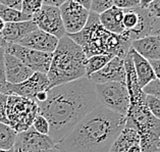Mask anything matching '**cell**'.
Wrapping results in <instances>:
<instances>
[{"label": "cell", "instance_id": "5b68a950", "mask_svg": "<svg viewBox=\"0 0 160 152\" xmlns=\"http://www.w3.org/2000/svg\"><path fill=\"white\" fill-rule=\"evenodd\" d=\"M39 114V106L34 100L18 95H8L7 97L6 118L8 126L17 133L29 130Z\"/></svg>", "mask_w": 160, "mask_h": 152}, {"label": "cell", "instance_id": "30bf717a", "mask_svg": "<svg viewBox=\"0 0 160 152\" xmlns=\"http://www.w3.org/2000/svg\"><path fill=\"white\" fill-rule=\"evenodd\" d=\"M49 89V80L46 73H34L29 79L19 84L6 85L4 94L18 95L25 98L34 100L36 95L41 91H47Z\"/></svg>", "mask_w": 160, "mask_h": 152}, {"label": "cell", "instance_id": "60d3db41", "mask_svg": "<svg viewBox=\"0 0 160 152\" xmlns=\"http://www.w3.org/2000/svg\"><path fill=\"white\" fill-rule=\"evenodd\" d=\"M158 152H160V139H159V143H158Z\"/></svg>", "mask_w": 160, "mask_h": 152}, {"label": "cell", "instance_id": "7402d4cb", "mask_svg": "<svg viewBox=\"0 0 160 152\" xmlns=\"http://www.w3.org/2000/svg\"><path fill=\"white\" fill-rule=\"evenodd\" d=\"M0 18L3 22L7 24V23H18V22H25L30 21L32 17L22 13V10L11 8V7H7L2 4H0Z\"/></svg>", "mask_w": 160, "mask_h": 152}, {"label": "cell", "instance_id": "74e56055", "mask_svg": "<svg viewBox=\"0 0 160 152\" xmlns=\"http://www.w3.org/2000/svg\"><path fill=\"white\" fill-rule=\"evenodd\" d=\"M128 152H142L140 144H135V145H132L130 149L128 150Z\"/></svg>", "mask_w": 160, "mask_h": 152}, {"label": "cell", "instance_id": "b9f144b4", "mask_svg": "<svg viewBox=\"0 0 160 152\" xmlns=\"http://www.w3.org/2000/svg\"><path fill=\"white\" fill-rule=\"evenodd\" d=\"M0 152H11V150H8V151H5V150H0Z\"/></svg>", "mask_w": 160, "mask_h": 152}, {"label": "cell", "instance_id": "ba28073f", "mask_svg": "<svg viewBox=\"0 0 160 152\" xmlns=\"http://www.w3.org/2000/svg\"><path fill=\"white\" fill-rule=\"evenodd\" d=\"M31 21L36 25L39 30L53 35L57 39H61L66 35L59 7L43 5L38 13L32 15Z\"/></svg>", "mask_w": 160, "mask_h": 152}, {"label": "cell", "instance_id": "d4e9b609", "mask_svg": "<svg viewBox=\"0 0 160 152\" xmlns=\"http://www.w3.org/2000/svg\"><path fill=\"white\" fill-rule=\"evenodd\" d=\"M113 6L112 0H91L90 11L100 14Z\"/></svg>", "mask_w": 160, "mask_h": 152}, {"label": "cell", "instance_id": "3957f363", "mask_svg": "<svg viewBox=\"0 0 160 152\" xmlns=\"http://www.w3.org/2000/svg\"><path fill=\"white\" fill-rule=\"evenodd\" d=\"M68 36L80 46L87 58L98 54H111L124 59L132 42L124 34L118 35L104 29L99 14L92 11L83 30Z\"/></svg>", "mask_w": 160, "mask_h": 152}, {"label": "cell", "instance_id": "8fae6325", "mask_svg": "<svg viewBox=\"0 0 160 152\" xmlns=\"http://www.w3.org/2000/svg\"><path fill=\"white\" fill-rule=\"evenodd\" d=\"M55 147V143L48 135L39 134L31 127L22 133H18L15 143L12 147L13 151H39L51 149Z\"/></svg>", "mask_w": 160, "mask_h": 152}, {"label": "cell", "instance_id": "44dd1931", "mask_svg": "<svg viewBox=\"0 0 160 152\" xmlns=\"http://www.w3.org/2000/svg\"><path fill=\"white\" fill-rule=\"evenodd\" d=\"M18 133L8 124L0 123V150L8 151L12 149Z\"/></svg>", "mask_w": 160, "mask_h": 152}, {"label": "cell", "instance_id": "cb8c5ba5", "mask_svg": "<svg viewBox=\"0 0 160 152\" xmlns=\"http://www.w3.org/2000/svg\"><path fill=\"white\" fill-rule=\"evenodd\" d=\"M32 128L36 132H38L39 134H42V135L49 134V130H50L49 123L47 122V119H46L43 115H41L40 114L35 118L34 122L32 124Z\"/></svg>", "mask_w": 160, "mask_h": 152}, {"label": "cell", "instance_id": "4dcf8cb0", "mask_svg": "<svg viewBox=\"0 0 160 152\" xmlns=\"http://www.w3.org/2000/svg\"><path fill=\"white\" fill-rule=\"evenodd\" d=\"M146 9L151 15L160 18V0H154L153 2L150 3V5Z\"/></svg>", "mask_w": 160, "mask_h": 152}, {"label": "cell", "instance_id": "6da1fadb", "mask_svg": "<svg viewBox=\"0 0 160 152\" xmlns=\"http://www.w3.org/2000/svg\"><path fill=\"white\" fill-rule=\"evenodd\" d=\"M97 104L95 84L84 77L48 89L47 99L38 106L49 123L48 136L57 144Z\"/></svg>", "mask_w": 160, "mask_h": 152}, {"label": "cell", "instance_id": "d6986e66", "mask_svg": "<svg viewBox=\"0 0 160 152\" xmlns=\"http://www.w3.org/2000/svg\"><path fill=\"white\" fill-rule=\"evenodd\" d=\"M135 144H140L138 133L134 129L124 126L122 132L113 141L109 152H128V150Z\"/></svg>", "mask_w": 160, "mask_h": 152}, {"label": "cell", "instance_id": "ac0fdd59", "mask_svg": "<svg viewBox=\"0 0 160 152\" xmlns=\"http://www.w3.org/2000/svg\"><path fill=\"white\" fill-rule=\"evenodd\" d=\"M123 14V9L112 6L111 8H109L106 11L99 14V21L104 29H106L111 33L122 35L124 32L122 26Z\"/></svg>", "mask_w": 160, "mask_h": 152}, {"label": "cell", "instance_id": "4fadbf2b", "mask_svg": "<svg viewBox=\"0 0 160 152\" xmlns=\"http://www.w3.org/2000/svg\"><path fill=\"white\" fill-rule=\"evenodd\" d=\"M58 41L59 39L54 37L53 35L36 29L32 33H30L28 36H26L22 40L19 41L18 44L27 48L37 50V51L53 53L57 47Z\"/></svg>", "mask_w": 160, "mask_h": 152}, {"label": "cell", "instance_id": "9a60e30c", "mask_svg": "<svg viewBox=\"0 0 160 152\" xmlns=\"http://www.w3.org/2000/svg\"><path fill=\"white\" fill-rule=\"evenodd\" d=\"M131 47L149 61L160 59V36H146L132 40Z\"/></svg>", "mask_w": 160, "mask_h": 152}, {"label": "cell", "instance_id": "9c48e42d", "mask_svg": "<svg viewBox=\"0 0 160 152\" xmlns=\"http://www.w3.org/2000/svg\"><path fill=\"white\" fill-rule=\"evenodd\" d=\"M59 10L66 35L79 33L87 24L90 10L72 0L64 2L59 7Z\"/></svg>", "mask_w": 160, "mask_h": 152}, {"label": "cell", "instance_id": "52a82bcc", "mask_svg": "<svg viewBox=\"0 0 160 152\" xmlns=\"http://www.w3.org/2000/svg\"><path fill=\"white\" fill-rule=\"evenodd\" d=\"M5 52L15 56L34 73H42L46 75L52 60V53L37 51V50L24 47L19 44L8 43Z\"/></svg>", "mask_w": 160, "mask_h": 152}, {"label": "cell", "instance_id": "2e32d148", "mask_svg": "<svg viewBox=\"0 0 160 152\" xmlns=\"http://www.w3.org/2000/svg\"><path fill=\"white\" fill-rule=\"evenodd\" d=\"M36 29L38 28L31 19L25 22L7 23L0 34L7 43L18 44L19 41L22 40L26 36H28L30 33H32Z\"/></svg>", "mask_w": 160, "mask_h": 152}, {"label": "cell", "instance_id": "484cf974", "mask_svg": "<svg viewBox=\"0 0 160 152\" xmlns=\"http://www.w3.org/2000/svg\"><path fill=\"white\" fill-rule=\"evenodd\" d=\"M145 103L152 115L155 116L156 119H160V99L156 98L153 95L146 94Z\"/></svg>", "mask_w": 160, "mask_h": 152}, {"label": "cell", "instance_id": "e0dca14e", "mask_svg": "<svg viewBox=\"0 0 160 152\" xmlns=\"http://www.w3.org/2000/svg\"><path fill=\"white\" fill-rule=\"evenodd\" d=\"M128 51H130L132 55V63H134V68L136 72L137 79H138V83L140 85V87L143 89L150 82L156 79L154 71L151 67L149 60H147L146 58L141 56L132 47H130Z\"/></svg>", "mask_w": 160, "mask_h": 152}, {"label": "cell", "instance_id": "7a4b0ae2", "mask_svg": "<svg viewBox=\"0 0 160 152\" xmlns=\"http://www.w3.org/2000/svg\"><path fill=\"white\" fill-rule=\"evenodd\" d=\"M124 126L126 116L98 103L55 146L60 152H109Z\"/></svg>", "mask_w": 160, "mask_h": 152}, {"label": "cell", "instance_id": "ab89813d", "mask_svg": "<svg viewBox=\"0 0 160 152\" xmlns=\"http://www.w3.org/2000/svg\"><path fill=\"white\" fill-rule=\"evenodd\" d=\"M4 26H5V23L0 18V33H1L3 31V29H4Z\"/></svg>", "mask_w": 160, "mask_h": 152}, {"label": "cell", "instance_id": "836d02e7", "mask_svg": "<svg viewBox=\"0 0 160 152\" xmlns=\"http://www.w3.org/2000/svg\"><path fill=\"white\" fill-rule=\"evenodd\" d=\"M150 63H151L152 68H153V71H154L156 79L160 80V59H158V60H151Z\"/></svg>", "mask_w": 160, "mask_h": 152}, {"label": "cell", "instance_id": "ffe728a7", "mask_svg": "<svg viewBox=\"0 0 160 152\" xmlns=\"http://www.w3.org/2000/svg\"><path fill=\"white\" fill-rule=\"evenodd\" d=\"M113 57L114 56L111 55V54H98V55L88 57L85 63V77L88 79L94 73L100 71Z\"/></svg>", "mask_w": 160, "mask_h": 152}, {"label": "cell", "instance_id": "f1b7e54d", "mask_svg": "<svg viewBox=\"0 0 160 152\" xmlns=\"http://www.w3.org/2000/svg\"><path fill=\"white\" fill-rule=\"evenodd\" d=\"M113 6L118 7L120 9H132L136 7H139V0H112Z\"/></svg>", "mask_w": 160, "mask_h": 152}, {"label": "cell", "instance_id": "603a6c76", "mask_svg": "<svg viewBox=\"0 0 160 152\" xmlns=\"http://www.w3.org/2000/svg\"><path fill=\"white\" fill-rule=\"evenodd\" d=\"M43 4V0H22L21 10L24 13L32 17L41 9Z\"/></svg>", "mask_w": 160, "mask_h": 152}, {"label": "cell", "instance_id": "f546056e", "mask_svg": "<svg viewBox=\"0 0 160 152\" xmlns=\"http://www.w3.org/2000/svg\"><path fill=\"white\" fill-rule=\"evenodd\" d=\"M8 95L4 93H0V123L8 124V120L6 118V104Z\"/></svg>", "mask_w": 160, "mask_h": 152}, {"label": "cell", "instance_id": "8d00e7d4", "mask_svg": "<svg viewBox=\"0 0 160 152\" xmlns=\"http://www.w3.org/2000/svg\"><path fill=\"white\" fill-rule=\"evenodd\" d=\"M11 152H60L57 149L56 146L54 148H51V149H45V150H39V151H13L11 149Z\"/></svg>", "mask_w": 160, "mask_h": 152}, {"label": "cell", "instance_id": "8992f818", "mask_svg": "<svg viewBox=\"0 0 160 152\" xmlns=\"http://www.w3.org/2000/svg\"><path fill=\"white\" fill-rule=\"evenodd\" d=\"M95 91L100 105L119 115H127L130 106V96L124 82L96 84Z\"/></svg>", "mask_w": 160, "mask_h": 152}, {"label": "cell", "instance_id": "277c9868", "mask_svg": "<svg viewBox=\"0 0 160 152\" xmlns=\"http://www.w3.org/2000/svg\"><path fill=\"white\" fill-rule=\"evenodd\" d=\"M86 59L82 48L68 35L59 39L47 73L49 89L84 78Z\"/></svg>", "mask_w": 160, "mask_h": 152}, {"label": "cell", "instance_id": "4316f807", "mask_svg": "<svg viewBox=\"0 0 160 152\" xmlns=\"http://www.w3.org/2000/svg\"><path fill=\"white\" fill-rule=\"evenodd\" d=\"M5 49L0 47V93H4L6 89V76H5V64H4Z\"/></svg>", "mask_w": 160, "mask_h": 152}, {"label": "cell", "instance_id": "d6a6232c", "mask_svg": "<svg viewBox=\"0 0 160 152\" xmlns=\"http://www.w3.org/2000/svg\"><path fill=\"white\" fill-rule=\"evenodd\" d=\"M66 1H68V0H43V4L48 5V6L60 7Z\"/></svg>", "mask_w": 160, "mask_h": 152}, {"label": "cell", "instance_id": "1f68e13d", "mask_svg": "<svg viewBox=\"0 0 160 152\" xmlns=\"http://www.w3.org/2000/svg\"><path fill=\"white\" fill-rule=\"evenodd\" d=\"M0 4L7 6V7H11V8H14V9L21 10L22 0H0Z\"/></svg>", "mask_w": 160, "mask_h": 152}, {"label": "cell", "instance_id": "7c38bea8", "mask_svg": "<svg viewBox=\"0 0 160 152\" xmlns=\"http://www.w3.org/2000/svg\"><path fill=\"white\" fill-rule=\"evenodd\" d=\"M88 79L95 85L110 83V82H124L126 83L124 59L118 56H114L107 62L105 67L91 75Z\"/></svg>", "mask_w": 160, "mask_h": 152}, {"label": "cell", "instance_id": "f35d334b", "mask_svg": "<svg viewBox=\"0 0 160 152\" xmlns=\"http://www.w3.org/2000/svg\"><path fill=\"white\" fill-rule=\"evenodd\" d=\"M7 45H8V43H7V42L4 40V39H3V37L1 36V34H0V47H2V48L6 49Z\"/></svg>", "mask_w": 160, "mask_h": 152}, {"label": "cell", "instance_id": "5bb4252c", "mask_svg": "<svg viewBox=\"0 0 160 152\" xmlns=\"http://www.w3.org/2000/svg\"><path fill=\"white\" fill-rule=\"evenodd\" d=\"M4 64L6 82L8 84L22 83L34 73L32 69H30L21 60L7 52H5L4 55Z\"/></svg>", "mask_w": 160, "mask_h": 152}, {"label": "cell", "instance_id": "83f0119b", "mask_svg": "<svg viewBox=\"0 0 160 152\" xmlns=\"http://www.w3.org/2000/svg\"><path fill=\"white\" fill-rule=\"evenodd\" d=\"M143 91L145 94L153 95L156 98L160 99V80L155 79L152 82H150L149 84L146 85L143 88Z\"/></svg>", "mask_w": 160, "mask_h": 152}, {"label": "cell", "instance_id": "d590c367", "mask_svg": "<svg viewBox=\"0 0 160 152\" xmlns=\"http://www.w3.org/2000/svg\"><path fill=\"white\" fill-rule=\"evenodd\" d=\"M140 3H139V7H141V8H144L146 9L148 6L150 5V3H152L154 1V0H139Z\"/></svg>", "mask_w": 160, "mask_h": 152}, {"label": "cell", "instance_id": "e575fe53", "mask_svg": "<svg viewBox=\"0 0 160 152\" xmlns=\"http://www.w3.org/2000/svg\"><path fill=\"white\" fill-rule=\"evenodd\" d=\"M72 1L78 3V4L85 7L86 9L90 10V5H91V0H72Z\"/></svg>", "mask_w": 160, "mask_h": 152}]
</instances>
